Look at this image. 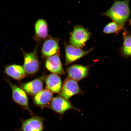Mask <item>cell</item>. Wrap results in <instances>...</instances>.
<instances>
[{"label":"cell","mask_w":131,"mask_h":131,"mask_svg":"<svg viewBox=\"0 0 131 131\" xmlns=\"http://www.w3.org/2000/svg\"><path fill=\"white\" fill-rule=\"evenodd\" d=\"M130 22L131 24V19H130Z\"/></svg>","instance_id":"obj_19"},{"label":"cell","mask_w":131,"mask_h":131,"mask_svg":"<svg viewBox=\"0 0 131 131\" xmlns=\"http://www.w3.org/2000/svg\"><path fill=\"white\" fill-rule=\"evenodd\" d=\"M35 35L34 40L40 42L45 40L48 37V28L47 23L45 19H39L35 25Z\"/></svg>","instance_id":"obj_14"},{"label":"cell","mask_w":131,"mask_h":131,"mask_svg":"<svg viewBox=\"0 0 131 131\" xmlns=\"http://www.w3.org/2000/svg\"><path fill=\"white\" fill-rule=\"evenodd\" d=\"M81 92L77 81L68 78L64 82L59 95L69 100L72 96Z\"/></svg>","instance_id":"obj_8"},{"label":"cell","mask_w":131,"mask_h":131,"mask_svg":"<svg viewBox=\"0 0 131 131\" xmlns=\"http://www.w3.org/2000/svg\"><path fill=\"white\" fill-rule=\"evenodd\" d=\"M4 72L9 77L17 81H21L27 75L23 67L16 64L5 65Z\"/></svg>","instance_id":"obj_12"},{"label":"cell","mask_w":131,"mask_h":131,"mask_svg":"<svg viewBox=\"0 0 131 131\" xmlns=\"http://www.w3.org/2000/svg\"><path fill=\"white\" fill-rule=\"evenodd\" d=\"M51 109L58 114L62 117L67 111L73 110L80 112L68 100L61 96H57L53 98L49 106Z\"/></svg>","instance_id":"obj_5"},{"label":"cell","mask_w":131,"mask_h":131,"mask_svg":"<svg viewBox=\"0 0 131 131\" xmlns=\"http://www.w3.org/2000/svg\"><path fill=\"white\" fill-rule=\"evenodd\" d=\"M5 79L11 88L13 101L24 110L28 111L32 116H33V113L29 106L28 98L25 92L22 88L11 82L7 78H5Z\"/></svg>","instance_id":"obj_2"},{"label":"cell","mask_w":131,"mask_h":131,"mask_svg":"<svg viewBox=\"0 0 131 131\" xmlns=\"http://www.w3.org/2000/svg\"><path fill=\"white\" fill-rule=\"evenodd\" d=\"M20 131H43L45 119L38 115L33 116L28 119H20Z\"/></svg>","instance_id":"obj_6"},{"label":"cell","mask_w":131,"mask_h":131,"mask_svg":"<svg viewBox=\"0 0 131 131\" xmlns=\"http://www.w3.org/2000/svg\"><path fill=\"white\" fill-rule=\"evenodd\" d=\"M23 52L24 57L23 67L27 74L33 75L38 71L40 63L37 55V46L30 53Z\"/></svg>","instance_id":"obj_4"},{"label":"cell","mask_w":131,"mask_h":131,"mask_svg":"<svg viewBox=\"0 0 131 131\" xmlns=\"http://www.w3.org/2000/svg\"><path fill=\"white\" fill-rule=\"evenodd\" d=\"M59 49V39L49 36L44 40L42 45V54L48 58L58 53Z\"/></svg>","instance_id":"obj_9"},{"label":"cell","mask_w":131,"mask_h":131,"mask_svg":"<svg viewBox=\"0 0 131 131\" xmlns=\"http://www.w3.org/2000/svg\"><path fill=\"white\" fill-rule=\"evenodd\" d=\"M66 57L65 64L66 65L76 61L88 54L92 50L91 48L88 50H85L81 49L65 43Z\"/></svg>","instance_id":"obj_7"},{"label":"cell","mask_w":131,"mask_h":131,"mask_svg":"<svg viewBox=\"0 0 131 131\" xmlns=\"http://www.w3.org/2000/svg\"><path fill=\"white\" fill-rule=\"evenodd\" d=\"M47 89L52 93H60L62 88V81L59 76L51 74L47 76L45 80Z\"/></svg>","instance_id":"obj_16"},{"label":"cell","mask_w":131,"mask_h":131,"mask_svg":"<svg viewBox=\"0 0 131 131\" xmlns=\"http://www.w3.org/2000/svg\"><path fill=\"white\" fill-rule=\"evenodd\" d=\"M91 34L87 29L81 26H76L70 35V45L78 48L84 46L87 41L89 40Z\"/></svg>","instance_id":"obj_3"},{"label":"cell","mask_w":131,"mask_h":131,"mask_svg":"<svg viewBox=\"0 0 131 131\" xmlns=\"http://www.w3.org/2000/svg\"><path fill=\"white\" fill-rule=\"evenodd\" d=\"M52 93L47 89L42 90L35 95L33 100L35 105L43 108L48 106L53 99Z\"/></svg>","instance_id":"obj_15"},{"label":"cell","mask_w":131,"mask_h":131,"mask_svg":"<svg viewBox=\"0 0 131 131\" xmlns=\"http://www.w3.org/2000/svg\"><path fill=\"white\" fill-rule=\"evenodd\" d=\"M130 0L115 1L114 4L102 15L112 19L123 27L130 15L129 3Z\"/></svg>","instance_id":"obj_1"},{"label":"cell","mask_w":131,"mask_h":131,"mask_svg":"<svg viewBox=\"0 0 131 131\" xmlns=\"http://www.w3.org/2000/svg\"><path fill=\"white\" fill-rule=\"evenodd\" d=\"M123 28L122 26L113 21L106 25L103 29V31L105 33L107 34L117 33L122 30Z\"/></svg>","instance_id":"obj_18"},{"label":"cell","mask_w":131,"mask_h":131,"mask_svg":"<svg viewBox=\"0 0 131 131\" xmlns=\"http://www.w3.org/2000/svg\"><path fill=\"white\" fill-rule=\"evenodd\" d=\"M123 43L122 48V52L126 56H131V35H126L124 36Z\"/></svg>","instance_id":"obj_17"},{"label":"cell","mask_w":131,"mask_h":131,"mask_svg":"<svg viewBox=\"0 0 131 131\" xmlns=\"http://www.w3.org/2000/svg\"><path fill=\"white\" fill-rule=\"evenodd\" d=\"M89 66L75 64L68 68L67 73L68 78L77 81L86 78L89 74Z\"/></svg>","instance_id":"obj_10"},{"label":"cell","mask_w":131,"mask_h":131,"mask_svg":"<svg viewBox=\"0 0 131 131\" xmlns=\"http://www.w3.org/2000/svg\"><path fill=\"white\" fill-rule=\"evenodd\" d=\"M43 77H41L20 85L21 88L26 92L31 95H34L42 91L43 88Z\"/></svg>","instance_id":"obj_13"},{"label":"cell","mask_w":131,"mask_h":131,"mask_svg":"<svg viewBox=\"0 0 131 131\" xmlns=\"http://www.w3.org/2000/svg\"><path fill=\"white\" fill-rule=\"evenodd\" d=\"M58 53L47 58L45 62L46 68L48 71L53 74H64V70Z\"/></svg>","instance_id":"obj_11"}]
</instances>
